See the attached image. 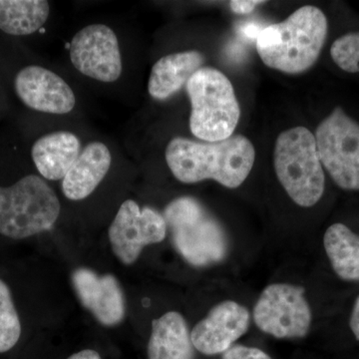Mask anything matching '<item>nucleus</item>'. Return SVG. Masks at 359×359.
<instances>
[{"mask_svg": "<svg viewBox=\"0 0 359 359\" xmlns=\"http://www.w3.org/2000/svg\"><path fill=\"white\" fill-rule=\"evenodd\" d=\"M165 158L172 174L182 183L214 180L226 188L236 189L249 177L256 151L243 135L214 143L176 137L168 144Z\"/></svg>", "mask_w": 359, "mask_h": 359, "instance_id": "f257e3e1", "label": "nucleus"}, {"mask_svg": "<svg viewBox=\"0 0 359 359\" xmlns=\"http://www.w3.org/2000/svg\"><path fill=\"white\" fill-rule=\"evenodd\" d=\"M327 32L325 14L316 6H302L287 20L259 32L256 42L257 53L271 69L299 74L318 61Z\"/></svg>", "mask_w": 359, "mask_h": 359, "instance_id": "f03ea898", "label": "nucleus"}, {"mask_svg": "<svg viewBox=\"0 0 359 359\" xmlns=\"http://www.w3.org/2000/svg\"><path fill=\"white\" fill-rule=\"evenodd\" d=\"M191 102L190 129L196 138L219 142L233 136L241 109L229 78L212 67H202L186 85Z\"/></svg>", "mask_w": 359, "mask_h": 359, "instance_id": "7ed1b4c3", "label": "nucleus"}, {"mask_svg": "<svg viewBox=\"0 0 359 359\" xmlns=\"http://www.w3.org/2000/svg\"><path fill=\"white\" fill-rule=\"evenodd\" d=\"M273 163L278 182L295 204L311 208L321 199L325 171L316 137L308 128L294 127L278 135Z\"/></svg>", "mask_w": 359, "mask_h": 359, "instance_id": "20e7f679", "label": "nucleus"}, {"mask_svg": "<svg viewBox=\"0 0 359 359\" xmlns=\"http://www.w3.org/2000/svg\"><path fill=\"white\" fill-rule=\"evenodd\" d=\"M163 216L175 248L192 266H212L228 255V238L223 226L199 201L180 197L167 205Z\"/></svg>", "mask_w": 359, "mask_h": 359, "instance_id": "39448f33", "label": "nucleus"}, {"mask_svg": "<svg viewBox=\"0 0 359 359\" xmlns=\"http://www.w3.org/2000/svg\"><path fill=\"white\" fill-rule=\"evenodd\" d=\"M55 192L36 175L23 177L11 187H0V233L22 240L50 230L60 215Z\"/></svg>", "mask_w": 359, "mask_h": 359, "instance_id": "423d86ee", "label": "nucleus"}, {"mask_svg": "<svg viewBox=\"0 0 359 359\" xmlns=\"http://www.w3.org/2000/svg\"><path fill=\"white\" fill-rule=\"evenodd\" d=\"M321 165L339 188L359 191V124L337 107L316 128Z\"/></svg>", "mask_w": 359, "mask_h": 359, "instance_id": "0eeeda50", "label": "nucleus"}, {"mask_svg": "<svg viewBox=\"0 0 359 359\" xmlns=\"http://www.w3.org/2000/svg\"><path fill=\"white\" fill-rule=\"evenodd\" d=\"M252 314L259 330L278 339H304L313 323L306 290L292 283H271L264 287Z\"/></svg>", "mask_w": 359, "mask_h": 359, "instance_id": "6e6552de", "label": "nucleus"}, {"mask_svg": "<svg viewBox=\"0 0 359 359\" xmlns=\"http://www.w3.org/2000/svg\"><path fill=\"white\" fill-rule=\"evenodd\" d=\"M164 216L152 208L141 210L133 200H127L110 224L109 240L116 257L125 264L135 263L146 245L158 244L166 238Z\"/></svg>", "mask_w": 359, "mask_h": 359, "instance_id": "1a4fd4ad", "label": "nucleus"}, {"mask_svg": "<svg viewBox=\"0 0 359 359\" xmlns=\"http://www.w3.org/2000/svg\"><path fill=\"white\" fill-rule=\"evenodd\" d=\"M70 60L84 76L113 83L121 76V51L114 30L104 25L85 26L73 37Z\"/></svg>", "mask_w": 359, "mask_h": 359, "instance_id": "9d476101", "label": "nucleus"}, {"mask_svg": "<svg viewBox=\"0 0 359 359\" xmlns=\"http://www.w3.org/2000/svg\"><path fill=\"white\" fill-rule=\"evenodd\" d=\"M14 89L21 102L37 112L65 115L76 105V97L69 84L42 66L22 68L14 79Z\"/></svg>", "mask_w": 359, "mask_h": 359, "instance_id": "9b49d317", "label": "nucleus"}, {"mask_svg": "<svg viewBox=\"0 0 359 359\" xmlns=\"http://www.w3.org/2000/svg\"><path fill=\"white\" fill-rule=\"evenodd\" d=\"M250 314L248 309L235 301L216 304L194 327L191 339L195 349L205 355L223 354L250 328Z\"/></svg>", "mask_w": 359, "mask_h": 359, "instance_id": "f8f14e48", "label": "nucleus"}, {"mask_svg": "<svg viewBox=\"0 0 359 359\" xmlns=\"http://www.w3.org/2000/svg\"><path fill=\"white\" fill-rule=\"evenodd\" d=\"M72 283L85 309L106 327L121 323L126 313L124 294L115 276H99L89 269L73 273Z\"/></svg>", "mask_w": 359, "mask_h": 359, "instance_id": "ddd939ff", "label": "nucleus"}, {"mask_svg": "<svg viewBox=\"0 0 359 359\" xmlns=\"http://www.w3.org/2000/svg\"><path fill=\"white\" fill-rule=\"evenodd\" d=\"M112 155L102 142L89 143L62 180V192L67 199H86L109 172Z\"/></svg>", "mask_w": 359, "mask_h": 359, "instance_id": "4468645a", "label": "nucleus"}, {"mask_svg": "<svg viewBox=\"0 0 359 359\" xmlns=\"http://www.w3.org/2000/svg\"><path fill=\"white\" fill-rule=\"evenodd\" d=\"M81 151V142L72 132H52L33 144L32 157L44 179L59 181L65 179Z\"/></svg>", "mask_w": 359, "mask_h": 359, "instance_id": "2eb2a0df", "label": "nucleus"}, {"mask_svg": "<svg viewBox=\"0 0 359 359\" xmlns=\"http://www.w3.org/2000/svg\"><path fill=\"white\" fill-rule=\"evenodd\" d=\"M204 62V55L196 50L177 52L160 58L151 70L149 94L156 100H167L186 86Z\"/></svg>", "mask_w": 359, "mask_h": 359, "instance_id": "dca6fc26", "label": "nucleus"}, {"mask_svg": "<svg viewBox=\"0 0 359 359\" xmlns=\"http://www.w3.org/2000/svg\"><path fill=\"white\" fill-rule=\"evenodd\" d=\"M195 347L184 316L169 311L153 320L148 359H194Z\"/></svg>", "mask_w": 359, "mask_h": 359, "instance_id": "f3484780", "label": "nucleus"}, {"mask_svg": "<svg viewBox=\"0 0 359 359\" xmlns=\"http://www.w3.org/2000/svg\"><path fill=\"white\" fill-rule=\"evenodd\" d=\"M323 247L334 273L346 282L359 280V235L346 224H332L323 236Z\"/></svg>", "mask_w": 359, "mask_h": 359, "instance_id": "a211bd4d", "label": "nucleus"}, {"mask_svg": "<svg viewBox=\"0 0 359 359\" xmlns=\"http://www.w3.org/2000/svg\"><path fill=\"white\" fill-rule=\"evenodd\" d=\"M50 13L45 0H0V30L13 36L39 32Z\"/></svg>", "mask_w": 359, "mask_h": 359, "instance_id": "6ab92c4d", "label": "nucleus"}, {"mask_svg": "<svg viewBox=\"0 0 359 359\" xmlns=\"http://www.w3.org/2000/svg\"><path fill=\"white\" fill-rule=\"evenodd\" d=\"M21 335L20 316L16 311L11 290L0 280V353L11 351Z\"/></svg>", "mask_w": 359, "mask_h": 359, "instance_id": "aec40b11", "label": "nucleus"}, {"mask_svg": "<svg viewBox=\"0 0 359 359\" xmlns=\"http://www.w3.org/2000/svg\"><path fill=\"white\" fill-rule=\"evenodd\" d=\"M330 55L335 65L348 73L359 72V32L347 33L332 45Z\"/></svg>", "mask_w": 359, "mask_h": 359, "instance_id": "412c9836", "label": "nucleus"}, {"mask_svg": "<svg viewBox=\"0 0 359 359\" xmlns=\"http://www.w3.org/2000/svg\"><path fill=\"white\" fill-rule=\"evenodd\" d=\"M222 359H271L268 353L257 347L235 344L224 351Z\"/></svg>", "mask_w": 359, "mask_h": 359, "instance_id": "4be33fe9", "label": "nucleus"}, {"mask_svg": "<svg viewBox=\"0 0 359 359\" xmlns=\"http://www.w3.org/2000/svg\"><path fill=\"white\" fill-rule=\"evenodd\" d=\"M262 4H264V1H262V0H233L230 2V7L233 13L249 14Z\"/></svg>", "mask_w": 359, "mask_h": 359, "instance_id": "5701e85b", "label": "nucleus"}, {"mask_svg": "<svg viewBox=\"0 0 359 359\" xmlns=\"http://www.w3.org/2000/svg\"><path fill=\"white\" fill-rule=\"evenodd\" d=\"M349 325H351V330L354 337H355L356 339L359 340V295L355 302H354Z\"/></svg>", "mask_w": 359, "mask_h": 359, "instance_id": "b1692460", "label": "nucleus"}, {"mask_svg": "<svg viewBox=\"0 0 359 359\" xmlns=\"http://www.w3.org/2000/svg\"><path fill=\"white\" fill-rule=\"evenodd\" d=\"M67 359H102L100 354L92 349H84V351H79V353L73 354Z\"/></svg>", "mask_w": 359, "mask_h": 359, "instance_id": "393cba45", "label": "nucleus"}]
</instances>
